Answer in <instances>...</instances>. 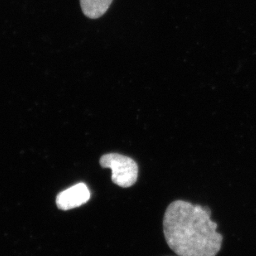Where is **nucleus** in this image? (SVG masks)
Segmentation results:
<instances>
[{
    "label": "nucleus",
    "instance_id": "f257e3e1",
    "mask_svg": "<svg viewBox=\"0 0 256 256\" xmlns=\"http://www.w3.org/2000/svg\"><path fill=\"white\" fill-rule=\"evenodd\" d=\"M218 228L210 208L185 200L172 202L164 219L166 242L178 256H216L223 242Z\"/></svg>",
    "mask_w": 256,
    "mask_h": 256
},
{
    "label": "nucleus",
    "instance_id": "f03ea898",
    "mask_svg": "<svg viewBox=\"0 0 256 256\" xmlns=\"http://www.w3.org/2000/svg\"><path fill=\"white\" fill-rule=\"evenodd\" d=\"M100 165L104 168L112 170V181L120 188H130L138 180V164L130 158L118 154H109L100 158Z\"/></svg>",
    "mask_w": 256,
    "mask_h": 256
},
{
    "label": "nucleus",
    "instance_id": "7ed1b4c3",
    "mask_svg": "<svg viewBox=\"0 0 256 256\" xmlns=\"http://www.w3.org/2000/svg\"><path fill=\"white\" fill-rule=\"evenodd\" d=\"M90 192L85 184H78L65 191L56 198V205L60 210H68L79 208L89 202Z\"/></svg>",
    "mask_w": 256,
    "mask_h": 256
},
{
    "label": "nucleus",
    "instance_id": "20e7f679",
    "mask_svg": "<svg viewBox=\"0 0 256 256\" xmlns=\"http://www.w3.org/2000/svg\"><path fill=\"white\" fill-rule=\"evenodd\" d=\"M114 0H80L84 14L92 20L102 17L108 11Z\"/></svg>",
    "mask_w": 256,
    "mask_h": 256
}]
</instances>
